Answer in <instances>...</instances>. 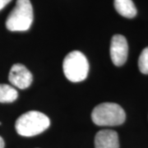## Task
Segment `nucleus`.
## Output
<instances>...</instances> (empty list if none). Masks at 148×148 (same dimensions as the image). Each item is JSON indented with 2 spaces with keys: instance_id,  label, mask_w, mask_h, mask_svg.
<instances>
[{
  "instance_id": "nucleus-1",
  "label": "nucleus",
  "mask_w": 148,
  "mask_h": 148,
  "mask_svg": "<svg viewBox=\"0 0 148 148\" xmlns=\"http://www.w3.org/2000/svg\"><path fill=\"white\" fill-rule=\"evenodd\" d=\"M50 125L47 115L36 110L28 111L16 119V132L23 137L36 136L45 131Z\"/></svg>"
},
{
  "instance_id": "nucleus-9",
  "label": "nucleus",
  "mask_w": 148,
  "mask_h": 148,
  "mask_svg": "<svg viewBox=\"0 0 148 148\" xmlns=\"http://www.w3.org/2000/svg\"><path fill=\"white\" fill-rule=\"evenodd\" d=\"M18 93L10 85L0 84V103H12L17 99Z\"/></svg>"
},
{
  "instance_id": "nucleus-7",
  "label": "nucleus",
  "mask_w": 148,
  "mask_h": 148,
  "mask_svg": "<svg viewBox=\"0 0 148 148\" xmlns=\"http://www.w3.org/2000/svg\"><path fill=\"white\" fill-rule=\"evenodd\" d=\"M95 148H119L118 133L109 129L99 131L95 137Z\"/></svg>"
},
{
  "instance_id": "nucleus-5",
  "label": "nucleus",
  "mask_w": 148,
  "mask_h": 148,
  "mask_svg": "<svg viewBox=\"0 0 148 148\" xmlns=\"http://www.w3.org/2000/svg\"><path fill=\"white\" fill-rule=\"evenodd\" d=\"M128 53V45L126 38L122 35H114L110 44V57L113 64L122 66L126 63Z\"/></svg>"
},
{
  "instance_id": "nucleus-2",
  "label": "nucleus",
  "mask_w": 148,
  "mask_h": 148,
  "mask_svg": "<svg viewBox=\"0 0 148 148\" xmlns=\"http://www.w3.org/2000/svg\"><path fill=\"white\" fill-rule=\"evenodd\" d=\"M93 123L98 126H118L123 124L126 114L121 106L115 103H102L93 109Z\"/></svg>"
},
{
  "instance_id": "nucleus-10",
  "label": "nucleus",
  "mask_w": 148,
  "mask_h": 148,
  "mask_svg": "<svg viewBox=\"0 0 148 148\" xmlns=\"http://www.w3.org/2000/svg\"><path fill=\"white\" fill-rule=\"evenodd\" d=\"M138 67L142 73L148 74V47L145 48L140 54Z\"/></svg>"
},
{
  "instance_id": "nucleus-11",
  "label": "nucleus",
  "mask_w": 148,
  "mask_h": 148,
  "mask_svg": "<svg viewBox=\"0 0 148 148\" xmlns=\"http://www.w3.org/2000/svg\"><path fill=\"white\" fill-rule=\"evenodd\" d=\"M12 0H0V10H2L8 3H9Z\"/></svg>"
},
{
  "instance_id": "nucleus-3",
  "label": "nucleus",
  "mask_w": 148,
  "mask_h": 148,
  "mask_svg": "<svg viewBox=\"0 0 148 148\" xmlns=\"http://www.w3.org/2000/svg\"><path fill=\"white\" fill-rule=\"evenodd\" d=\"M33 21V8L30 0H17L8 15L6 27L10 32H26Z\"/></svg>"
},
{
  "instance_id": "nucleus-4",
  "label": "nucleus",
  "mask_w": 148,
  "mask_h": 148,
  "mask_svg": "<svg viewBox=\"0 0 148 148\" xmlns=\"http://www.w3.org/2000/svg\"><path fill=\"white\" fill-rule=\"evenodd\" d=\"M63 69L67 79L72 82H80L84 81L88 75L89 64L83 53L74 50L64 58Z\"/></svg>"
},
{
  "instance_id": "nucleus-12",
  "label": "nucleus",
  "mask_w": 148,
  "mask_h": 148,
  "mask_svg": "<svg viewBox=\"0 0 148 148\" xmlns=\"http://www.w3.org/2000/svg\"><path fill=\"white\" fill-rule=\"evenodd\" d=\"M4 146H5V143H4V141L3 138L0 136V148H4Z\"/></svg>"
},
{
  "instance_id": "nucleus-8",
  "label": "nucleus",
  "mask_w": 148,
  "mask_h": 148,
  "mask_svg": "<svg viewBox=\"0 0 148 148\" xmlns=\"http://www.w3.org/2000/svg\"><path fill=\"white\" fill-rule=\"evenodd\" d=\"M114 8L124 17L132 18L137 15V8L132 0H114Z\"/></svg>"
},
{
  "instance_id": "nucleus-6",
  "label": "nucleus",
  "mask_w": 148,
  "mask_h": 148,
  "mask_svg": "<svg viewBox=\"0 0 148 148\" xmlns=\"http://www.w3.org/2000/svg\"><path fill=\"white\" fill-rule=\"evenodd\" d=\"M8 80L12 85L19 89H27L32 82L33 77L32 73L22 64H14L8 76Z\"/></svg>"
}]
</instances>
